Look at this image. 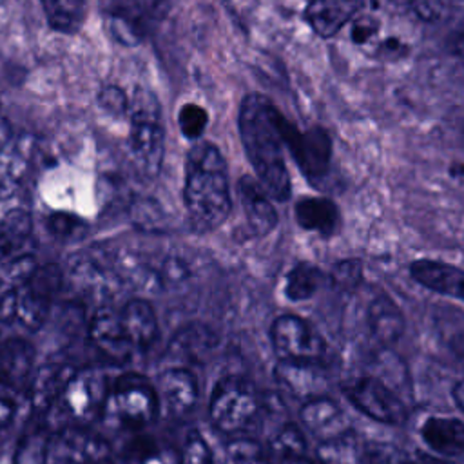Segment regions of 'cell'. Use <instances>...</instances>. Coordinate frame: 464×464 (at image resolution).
Listing matches in <instances>:
<instances>
[{"instance_id":"1","label":"cell","mask_w":464,"mask_h":464,"mask_svg":"<svg viewBox=\"0 0 464 464\" xmlns=\"http://www.w3.org/2000/svg\"><path fill=\"white\" fill-rule=\"evenodd\" d=\"M237 130L256 179L276 201L292 194L290 172L285 161L281 112L259 92H248L237 111Z\"/></svg>"},{"instance_id":"2","label":"cell","mask_w":464,"mask_h":464,"mask_svg":"<svg viewBox=\"0 0 464 464\" xmlns=\"http://www.w3.org/2000/svg\"><path fill=\"white\" fill-rule=\"evenodd\" d=\"M183 203L196 232L216 230L227 221L232 210L228 172L214 143L196 141L187 152Z\"/></svg>"},{"instance_id":"3","label":"cell","mask_w":464,"mask_h":464,"mask_svg":"<svg viewBox=\"0 0 464 464\" xmlns=\"http://www.w3.org/2000/svg\"><path fill=\"white\" fill-rule=\"evenodd\" d=\"M129 149L134 167L143 178L154 179L163 163L165 127L161 105L156 94L145 87H136L129 100Z\"/></svg>"},{"instance_id":"4","label":"cell","mask_w":464,"mask_h":464,"mask_svg":"<svg viewBox=\"0 0 464 464\" xmlns=\"http://www.w3.org/2000/svg\"><path fill=\"white\" fill-rule=\"evenodd\" d=\"M261 397L256 386L237 375L219 379L208 402V417L216 430L228 435L245 431L259 415Z\"/></svg>"},{"instance_id":"5","label":"cell","mask_w":464,"mask_h":464,"mask_svg":"<svg viewBox=\"0 0 464 464\" xmlns=\"http://www.w3.org/2000/svg\"><path fill=\"white\" fill-rule=\"evenodd\" d=\"M160 397L152 384L141 375L125 373L109 390L103 410L116 426L134 431L149 426L156 419Z\"/></svg>"},{"instance_id":"6","label":"cell","mask_w":464,"mask_h":464,"mask_svg":"<svg viewBox=\"0 0 464 464\" xmlns=\"http://www.w3.org/2000/svg\"><path fill=\"white\" fill-rule=\"evenodd\" d=\"M62 286V272L54 265L34 268L14 290L9 292L13 319L27 330H38L51 310Z\"/></svg>"},{"instance_id":"7","label":"cell","mask_w":464,"mask_h":464,"mask_svg":"<svg viewBox=\"0 0 464 464\" xmlns=\"http://www.w3.org/2000/svg\"><path fill=\"white\" fill-rule=\"evenodd\" d=\"M109 34L123 45L140 44L167 14L169 0H100Z\"/></svg>"},{"instance_id":"8","label":"cell","mask_w":464,"mask_h":464,"mask_svg":"<svg viewBox=\"0 0 464 464\" xmlns=\"http://www.w3.org/2000/svg\"><path fill=\"white\" fill-rule=\"evenodd\" d=\"M270 343L281 361L321 364L328 346L319 332L303 317L283 314L270 324Z\"/></svg>"},{"instance_id":"9","label":"cell","mask_w":464,"mask_h":464,"mask_svg":"<svg viewBox=\"0 0 464 464\" xmlns=\"http://www.w3.org/2000/svg\"><path fill=\"white\" fill-rule=\"evenodd\" d=\"M107 381L96 368H80L71 373L56 404L76 424L91 422L102 413L107 401Z\"/></svg>"},{"instance_id":"10","label":"cell","mask_w":464,"mask_h":464,"mask_svg":"<svg viewBox=\"0 0 464 464\" xmlns=\"http://www.w3.org/2000/svg\"><path fill=\"white\" fill-rule=\"evenodd\" d=\"M343 393L355 410L375 422L399 426L408 419V410L401 397L377 377L352 379L343 386Z\"/></svg>"},{"instance_id":"11","label":"cell","mask_w":464,"mask_h":464,"mask_svg":"<svg viewBox=\"0 0 464 464\" xmlns=\"http://www.w3.org/2000/svg\"><path fill=\"white\" fill-rule=\"evenodd\" d=\"M281 134L285 149L292 152L295 163L306 178L319 179L326 174L332 156L328 132H324L321 127L301 132L281 114Z\"/></svg>"},{"instance_id":"12","label":"cell","mask_w":464,"mask_h":464,"mask_svg":"<svg viewBox=\"0 0 464 464\" xmlns=\"http://www.w3.org/2000/svg\"><path fill=\"white\" fill-rule=\"evenodd\" d=\"M301 424L321 442L335 440L352 431L348 413L341 404L326 395L306 399L299 410Z\"/></svg>"},{"instance_id":"13","label":"cell","mask_w":464,"mask_h":464,"mask_svg":"<svg viewBox=\"0 0 464 464\" xmlns=\"http://www.w3.org/2000/svg\"><path fill=\"white\" fill-rule=\"evenodd\" d=\"M87 334L96 350L112 361H127L132 355L134 348L125 335L120 310L111 304L96 308L87 324Z\"/></svg>"},{"instance_id":"14","label":"cell","mask_w":464,"mask_h":464,"mask_svg":"<svg viewBox=\"0 0 464 464\" xmlns=\"http://www.w3.org/2000/svg\"><path fill=\"white\" fill-rule=\"evenodd\" d=\"M53 457L58 464H98L111 459V448L98 433L72 426L60 433L53 446Z\"/></svg>"},{"instance_id":"15","label":"cell","mask_w":464,"mask_h":464,"mask_svg":"<svg viewBox=\"0 0 464 464\" xmlns=\"http://www.w3.org/2000/svg\"><path fill=\"white\" fill-rule=\"evenodd\" d=\"M34 350L20 339L0 341V388L14 393H29L34 377Z\"/></svg>"},{"instance_id":"16","label":"cell","mask_w":464,"mask_h":464,"mask_svg":"<svg viewBox=\"0 0 464 464\" xmlns=\"http://www.w3.org/2000/svg\"><path fill=\"white\" fill-rule=\"evenodd\" d=\"M420 442L439 457L464 455V420L457 415L433 413L419 424Z\"/></svg>"},{"instance_id":"17","label":"cell","mask_w":464,"mask_h":464,"mask_svg":"<svg viewBox=\"0 0 464 464\" xmlns=\"http://www.w3.org/2000/svg\"><path fill=\"white\" fill-rule=\"evenodd\" d=\"M237 194L252 234L259 237L270 234L277 225V212L265 187L254 176L245 174L237 181Z\"/></svg>"},{"instance_id":"18","label":"cell","mask_w":464,"mask_h":464,"mask_svg":"<svg viewBox=\"0 0 464 464\" xmlns=\"http://www.w3.org/2000/svg\"><path fill=\"white\" fill-rule=\"evenodd\" d=\"M364 0H310L304 20L321 38L335 36L362 9Z\"/></svg>"},{"instance_id":"19","label":"cell","mask_w":464,"mask_h":464,"mask_svg":"<svg viewBox=\"0 0 464 464\" xmlns=\"http://www.w3.org/2000/svg\"><path fill=\"white\" fill-rule=\"evenodd\" d=\"M410 276L424 288L464 303V268L437 259H417Z\"/></svg>"},{"instance_id":"20","label":"cell","mask_w":464,"mask_h":464,"mask_svg":"<svg viewBox=\"0 0 464 464\" xmlns=\"http://www.w3.org/2000/svg\"><path fill=\"white\" fill-rule=\"evenodd\" d=\"M160 399L174 417L188 415L198 402V382L190 370L185 366H174L165 370L158 381Z\"/></svg>"},{"instance_id":"21","label":"cell","mask_w":464,"mask_h":464,"mask_svg":"<svg viewBox=\"0 0 464 464\" xmlns=\"http://www.w3.org/2000/svg\"><path fill=\"white\" fill-rule=\"evenodd\" d=\"M366 326L370 335L382 346L397 343L406 328V319L397 303L386 295L377 294L366 306Z\"/></svg>"},{"instance_id":"22","label":"cell","mask_w":464,"mask_h":464,"mask_svg":"<svg viewBox=\"0 0 464 464\" xmlns=\"http://www.w3.org/2000/svg\"><path fill=\"white\" fill-rule=\"evenodd\" d=\"M33 250V225L25 210L14 208L0 218V261L27 259Z\"/></svg>"},{"instance_id":"23","label":"cell","mask_w":464,"mask_h":464,"mask_svg":"<svg viewBox=\"0 0 464 464\" xmlns=\"http://www.w3.org/2000/svg\"><path fill=\"white\" fill-rule=\"evenodd\" d=\"M74 370L76 368H71L67 362L49 361L47 364H42L38 372H34L29 395L36 417L47 413L56 404L62 388Z\"/></svg>"},{"instance_id":"24","label":"cell","mask_w":464,"mask_h":464,"mask_svg":"<svg viewBox=\"0 0 464 464\" xmlns=\"http://www.w3.org/2000/svg\"><path fill=\"white\" fill-rule=\"evenodd\" d=\"M125 335L134 350H147L158 339V319L154 308L143 299H130L120 310Z\"/></svg>"},{"instance_id":"25","label":"cell","mask_w":464,"mask_h":464,"mask_svg":"<svg viewBox=\"0 0 464 464\" xmlns=\"http://www.w3.org/2000/svg\"><path fill=\"white\" fill-rule=\"evenodd\" d=\"M216 346L214 332L199 323H192L176 332L169 344V353L188 364H201Z\"/></svg>"},{"instance_id":"26","label":"cell","mask_w":464,"mask_h":464,"mask_svg":"<svg viewBox=\"0 0 464 464\" xmlns=\"http://www.w3.org/2000/svg\"><path fill=\"white\" fill-rule=\"evenodd\" d=\"M276 377L290 393L306 399L324 395V377L319 364L314 362H286L281 361L276 368Z\"/></svg>"},{"instance_id":"27","label":"cell","mask_w":464,"mask_h":464,"mask_svg":"<svg viewBox=\"0 0 464 464\" xmlns=\"http://www.w3.org/2000/svg\"><path fill=\"white\" fill-rule=\"evenodd\" d=\"M299 227L321 236H330L339 225V208L328 198H303L295 205Z\"/></svg>"},{"instance_id":"28","label":"cell","mask_w":464,"mask_h":464,"mask_svg":"<svg viewBox=\"0 0 464 464\" xmlns=\"http://www.w3.org/2000/svg\"><path fill=\"white\" fill-rule=\"evenodd\" d=\"M51 450V435L44 420L27 424L14 448L13 464H45Z\"/></svg>"},{"instance_id":"29","label":"cell","mask_w":464,"mask_h":464,"mask_svg":"<svg viewBox=\"0 0 464 464\" xmlns=\"http://www.w3.org/2000/svg\"><path fill=\"white\" fill-rule=\"evenodd\" d=\"M49 25L60 33H76L87 13V0H40Z\"/></svg>"},{"instance_id":"30","label":"cell","mask_w":464,"mask_h":464,"mask_svg":"<svg viewBox=\"0 0 464 464\" xmlns=\"http://www.w3.org/2000/svg\"><path fill=\"white\" fill-rule=\"evenodd\" d=\"M326 276L312 263H297L285 279V295L290 301H306L317 294Z\"/></svg>"},{"instance_id":"31","label":"cell","mask_w":464,"mask_h":464,"mask_svg":"<svg viewBox=\"0 0 464 464\" xmlns=\"http://www.w3.org/2000/svg\"><path fill=\"white\" fill-rule=\"evenodd\" d=\"M317 455L324 464H366V448L352 431L335 440L321 442Z\"/></svg>"},{"instance_id":"32","label":"cell","mask_w":464,"mask_h":464,"mask_svg":"<svg viewBox=\"0 0 464 464\" xmlns=\"http://www.w3.org/2000/svg\"><path fill=\"white\" fill-rule=\"evenodd\" d=\"M45 227L56 241H78L87 234V223L78 216L67 212L49 214Z\"/></svg>"},{"instance_id":"33","label":"cell","mask_w":464,"mask_h":464,"mask_svg":"<svg viewBox=\"0 0 464 464\" xmlns=\"http://www.w3.org/2000/svg\"><path fill=\"white\" fill-rule=\"evenodd\" d=\"M228 464H272L263 446L248 437L232 439L227 444Z\"/></svg>"},{"instance_id":"34","label":"cell","mask_w":464,"mask_h":464,"mask_svg":"<svg viewBox=\"0 0 464 464\" xmlns=\"http://www.w3.org/2000/svg\"><path fill=\"white\" fill-rule=\"evenodd\" d=\"M272 450L285 460L290 457H304L306 440L301 430L294 424H283L270 440Z\"/></svg>"},{"instance_id":"35","label":"cell","mask_w":464,"mask_h":464,"mask_svg":"<svg viewBox=\"0 0 464 464\" xmlns=\"http://www.w3.org/2000/svg\"><path fill=\"white\" fill-rule=\"evenodd\" d=\"M207 123H208V114L201 105L185 103L178 112V125L181 134L187 140L198 141L203 136Z\"/></svg>"},{"instance_id":"36","label":"cell","mask_w":464,"mask_h":464,"mask_svg":"<svg viewBox=\"0 0 464 464\" xmlns=\"http://www.w3.org/2000/svg\"><path fill=\"white\" fill-rule=\"evenodd\" d=\"M179 464H212L210 448L198 431H190L179 450Z\"/></svg>"},{"instance_id":"37","label":"cell","mask_w":464,"mask_h":464,"mask_svg":"<svg viewBox=\"0 0 464 464\" xmlns=\"http://www.w3.org/2000/svg\"><path fill=\"white\" fill-rule=\"evenodd\" d=\"M140 464H179V451L170 446L145 440L136 448Z\"/></svg>"},{"instance_id":"38","label":"cell","mask_w":464,"mask_h":464,"mask_svg":"<svg viewBox=\"0 0 464 464\" xmlns=\"http://www.w3.org/2000/svg\"><path fill=\"white\" fill-rule=\"evenodd\" d=\"M362 279V270L357 261L337 263L330 272V283L339 290H353Z\"/></svg>"},{"instance_id":"39","label":"cell","mask_w":464,"mask_h":464,"mask_svg":"<svg viewBox=\"0 0 464 464\" xmlns=\"http://www.w3.org/2000/svg\"><path fill=\"white\" fill-rule=\"evenodd\" d=\"M98 103L100 107L111 114V116H116V118H121L127 114L129 111V98L127 94L116 87V85H105L100 89L98 92Z\"/></svg>"},{"instance_id":"40","label":"cell","mask_w":464,"mask_h":464,"mask_svg":"<svg viewBox=\"0 0 464 464\" xmlns=\"http://www.w3.org/2000/svg\"><path fill=\"white\" fill-rule=\"evenodd\" d=\"M14 181H16L14 167H7L5 163L0 161V201L11 194Z\"/></svg>"},{"instance_id":"41","label":"cell","mask_w":464,"mask_h":464,"mask_svg":"<svg viewBox=\"0 0 464 464\" xmlns=\"http://www.w3.org/2000/svg\"><path fill=\"white\" fill-rule=\"evenodd\" d=\"M14 415V404L9 397L0 393V430L5 428Z\"/></svg>"},{"instance_id":"42","label":"cell","mask_w":464,"mask_h":464,"mask_svg":"<svg viewBox=\"0 0 464 464\" xmlns=\"http://www.w3.org/2000/svg\"><path fill=\"white\" fill-rule=\"evenodd\" d=\"M451 395H453V399H455L457 406H459V408L464 411V381H459V382H455Z\"/></svg>"},{"instance_id":"43","label":"cell","mask_w":464,"mask_h":464,"mask_svg":"<svg viewBox=\"0 0 464 464\" xmlns=\"http://www.w3.org/2000/svg\"><path fill=\"white\" fill-rule=\"evenodd\" d=\"M9 138H11V127L4 118H0V149L7 145Z\"/></svg>"},{"instance_id":"44","label":"cell","mask_w":464,"mask_h":464,"mask_svg":"<svg viewBox=\"0 0 464 464\" xmlns=\"http://www.w3.org/2000/svg\"><path fill=\"white\" fill-rule=\"evenodd\" d=\"M455 53L464 56V31L459 34V38L455 40Z\"/></svg>"},{"instance_id":"45","label":"cell","mask_w":464,"mask_h":464,"mask_svg":"<svg viewBox=\"0 0 464 464\" xmlns=\"http://www.w3.org/2000/svg\"><path fill=\"white\" fill-rule=\"evenodd\" d=\"M283 464H314V462H310L304 457H290V459H285Z\"/></svg>"},{"instance_id":"46","label":"cell","mask_w":464,"mask_h":464,"mask_svg":"<svg viewBox=\"0 0 464 464\" xmlns=\"http://www.w3.org/2000/svg\"><path fill=\"white\" fill-rule=\"evenodd\" d=\"M98 464H112V460L109 459V460H103V462H98Z\"/></svg>"},{"instance_id":"47","label":"cell","mask_w":464,"mask_h":464,"mask_svg":"<svg viewBox=\"0 0 464 464\" xmlns=\"http://www.w3.org/2000/svg\"><path fill=\"white\" fill-rule=\"evenodd\" d=\"M406 464H417V462H406Z\"/></svg>"}]
</instances>
